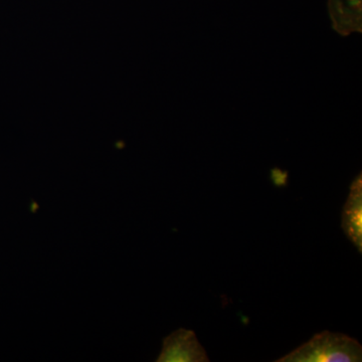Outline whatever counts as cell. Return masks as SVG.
<instances>
[{"instance_id":"obj_1","label":"cell","mask_w":362,"mask_h":362,"mask_svg":"<svg viewBox=\"0 0 362 362\" xmlns=\"http://www.w3.org/2000/svg\"><path fill=\"white\" fill-rule=\"evenodd\" d=\"M362 347L354 338L323 331L278 359V362H361Z\"/></svg>"},{"instance_id":"obj_2","label":"cell","mask_w":362,"mask_h":362,"mask_svg":"<svg viewBox=\"0 0 362 362\" xmlns=\"http://www.w3.org/2000/svg\"><path fill=\"white\" fill-rule=\"evenodd\" d=\"M157 362H209L206 349L202 346L194 331L180 329L164 338Z\"/></svg>"},{"instance_id":"obj_3","label":"cell","mask_w":362,"mask_h":362,"mask_svg":"<svg viewBox=\"0 0 362 362\" xmlns=\"http://www.w3.org/2000/svg\"><path fill=\"white\" fill-rule=\"evenodd\" d=\"M342 230L358 252H362V175L350 185L349 195L342 211Z\"/></svg>"},{"instance_id":"obj_4","label":"cell","mask_w":362,"mask_h":362,"mask_svg":"<svg viewBox=\"0 0 362 362\" xmlns=\"http://www.w3.org/2000/svg\"><path fill=\"white\" fill-rule=\"evenodd\" d=\"M327 8L332 28L338 35L362 33V0H327Z\"/></svg>"}]
</instances>
